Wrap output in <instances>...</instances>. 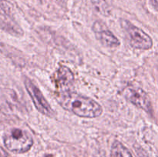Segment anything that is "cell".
<instances>
[{"mask_svg": "<svg viewBox=\"0 0 158 157\" xmlns=\"http://www.w3.org/2000/svg\"><path fill=\"white\" fill-rule=\"evenodd\" d=\"M60 106L77 116L97 118L103 112L102 106L93 99L75 92H62L56 97Z\"/></svg>", "mask_w": 158, "mask_h": 157, "instance_id": "1", "label": "cell"}, {"mask_svg": "<svg viewBox=\"0 0 158 157\" xmlns=\"http://www.w3.org/2000/svg\"><path fill=\"white\" fill-rule=\"evenodd\" d=\"M4 144L11 152L23 153L32 147L33 139L27 130L13 128L5 133Z\"/></svg>", "mask_w": 158, "mask_h": 157, "instance_id": "2", "label": "cell"}, {"mask_svg": "<svg viewBox=\"0 0 158 157\" xmlns=\"http://www.w3.org/2000/svg\"><path fill=\"white\" fill-rule=\"evenodd\" d=\"M122 29L127 36L129 43L134 49L148 50L152 48L153 40L148 34L128 20L120 21Z\"/></svg>", "mask_w": 158, "mask_h": 157, "instance_id": "3", "label": "cell"}, {"mask_svg": "<svg viewBox=\"0 0 158 157\" xmlns=\"http://www.w3.org/2000/svg\"><path fill=\"white\" fill-rule=\"evenodd\" d=\"M124 98L140 109H143L149 114H152L153 108L151 99L146 92L140 87L128 86L123 89Z\"/></svg>", "mask_w": 158, "mask_h": 157, "instance_id": "4", "label": "cell"}, {"mask_svg": "<svg viewBox=\"0 0 158 157\" xmlns=\"http://www.w3.org/2000/svg\"><path fill=\"white\" fill-rule=\"evenodd\" d=\"M25 86L27 90V92L30 95L33 104L37 110L41 114L49 117H52L55 115V112L52 108L48 103L47 100L43 95L40 89L31 81L29 78H26L24 79Z\"/></svg>", "mask_w": 158, "mask_h": 157, "instance_id": "5", "label": "cell"}, {"mask_svg": "<svg viewBox=\"0 0 158 157\" xmlns=\"http://www.w3.org/2000/svg\"><path fill=\"white\" fill-rule=\"evenodd\" d=\"M93 31L96 38L103 46L108 48H115L120 46V42L117 37L100 21H96L93 25Z\"/></svg>", "mask_w": 158, "mask_h": 157, "instance_id": "6", "label": "cell"}, {"mask_svg": "<svg viewBox=\"0 0 158 157\" xmlns=\"http://www.w3.org/2000/svg\"><path fill=\"white\" fill-rule=\"evenodd\" d=\"M73 74L69 68L62 66L56 72V82L61 86H66L73 82Z\"/></svg>", "mask_w": 158, "mask_h": 157, "instance_id": "7", "label": "cell"}, {"mask_svg": "<svg viewBox=\"0 0 158 157\" xmlns=\"http://www.w3.org/2000/svg\"><path fill=\"white\" fill-rule=\"evenodd\" d=\"M110 155L111 157H133L129 149L117 140L112 144Z\"/></svg>", "mask_w": 158, "mask_h": 157, "instance_id": "8", "label": "cell"}, {"mask_svg": "<svg viewBox=\"0 0 158 157\" xmlns=\"http://www.w3.org/2000/svg\"><path fill=\"white\" fill-rule=\"evenodd\" d=\"M91 2L96 10L102 15L108 17L111 15L110 8L106 0H91Z\"/></svg>", "mask_w": 158, "mask_h": 157, "instance_id": "9", "label": "cell"}, {"mask_svg": "<svg viewBox=\"0 0 158 157\" xmlns=\"http://www.w3.org/2000/svg\"><path fill=\"white\" fill-rule=\"evenodd\" d=\"M12 6L8 0H0V12L10 16L12 13Z\"/></svg>", "mask_w": 158, "mask_h": 157, "instance_id": "10", "label": "cell"}, {"mask_svg": "<svg viewBox=\"0 0 158 157\" xmlns=\"http://www.w3.org/2000/svg\"><path fill=\"white\" fill-rule=\"evenodd\" d=\"M151 2L152 4L153 7L158 12V0H151Z\"/></svg>", "mask_w": 158, "mask_h": 157, "instance_id": "11", "label": "cell"}, {"mask_svg": "<svg viewBox=\"0 0 158 157\" xmlns=\"http://www.w3.org/2000/svg\"><path fill=\"white\" fill-rule=\"evenodd\" d=\"M45 157H52V155H46V156H45Z\"/></svg>", "mask_w": 158, "mask_h": 157, "instance_id": "12", "label": "cell"}]
</instances>
